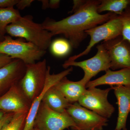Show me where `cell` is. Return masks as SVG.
<instances>
[{"label":"cell","mask_w":130,"mask_h":130,"mask_svg":"<svg viewBox=\"0 0 130 130\" xmlns=\"http://www.w3.org/2000/svg\"><path fill=\"white\" fill-rule=\"evenodd\" d=\"M15 113H7L0 121V130H1L5 125L14 116Z\"/></svg>","instance_id":"cb8c5ba5"},{"label":"cell","mask_w":130,"mask_h":130,"mask_svg":"<svg viewBox=\"0 0 130 130\" xmlns=\"http://www.w3.org/2000/svg\"><path fill=\"white\" fill-rule=\"evenodd\" d=\"M130 6V0H101L98 7L99 13L105 11L120 15L127 7Z\"/></svg>","instance_id":"ac0fdd59"},{"label":"cell","mask_w":130,"mask_h":130,"mask_svg":"<svg viewBox=\"0 0 130 130\" xmlns=\"http://www.w3.org/2000/svg\"><path fill=\"white\" fill-rule=\"evenodd\" d=\"M28 113H15L1 130H23Z\"/></svg>","instance_id":"44dd1931"},{"label":"cell","mask_w":130,"mask_h":130,"mask_svg":"<svg viewBox=\"0 0 130 130\" xmlns=\"http://www.w3.org/2000/svg\"><path fill=\"white\" fill-rule=\"evenodd\" d=\"M6 31L11 36L25 39L45 51L51 45L54 36L42 24L34 22L30 15L21 16L16 22L8 25Z\"/></svg>","instance_id":"7a4b0ae2"},{"label":"cell","mask_w":130,"mask_h":130,"mask_svg":"<svg viewBox=\"0 0 130 130\" xmlns=\"http://www.w3.org/2000/svg\"><path fill=\"white\" fill-rule=\"evenodd\" d=\"M60 1L59 0L49 1V8L52 9H56L59 6Z\"/></svg>","instance_id":"4316f807"},{"label":"cell","mask_w":130,"mask_h":130,"mask_svg":"<svg viewBox=\"0 0 130 130\" xmlns=\"http://www.w3.org/2000/svg\"><path fill=\"white\" fill-rule=\"evenodd\" d=\"M50 48L51 53L55 56H65L69 53L71 49L70 43L63 39H58L51 42Z\"/></svg>","instance_id":"ffe728a7"},{"label":"cell","mask_w":130,"mask_h":130,"mask_svg":"<svg viewBox=\"0 0 130 130\" xmlns=\"http://www.w3.org/2000/svg\"><path fill=\"white\" fill-rule=\"evenodd\" d=\"M47 67L46 59L26 65L25 73L19 85L25 94L32 102L44 89Z\"/></svg>","instance_id":"277c9868"},{"label":"cell","mask_w":130,"mask_h":130,"mask_svg":"<svg viewBox=\"0 0 130 130\" xmlns=\"http://www.w3.org/2000/svg\"><path fill=\"white\" fill-rule=\"evenodd\" d=\"M50 69L51 68L50 67L48 66L46 83L44 89L40 95H38L32 102L30 109L27 115L23 130L33 129L34 121L36 116L44 94L47 90L52 86L55 85L63 78L70 74L73 70L72 67H71L59 73L51 74L50 73Z\"/></svg>","instance_id":"4fadbf2b"},{"label":"cell","mask_w":130,"mask_h":130,"mask_svg":"<svg viewBox=\"0 0 130 130\" xmlns=\"http://www.w3.org/2000/svg\"><path fill=\"white\" fill-rule=\"evenodd\" d=\"M97 52L94 56L81 61L66 60L62 65L63 67L67 69L70 67L81 68L83 70L84 76L80 80L85 85L91 79L102 71L105 72L111 67V60L107 51L102 43L96 47Z\"/></svg>","instance_id":"5b68a950"},{"label":"cell","mask_w":130,"mask_h":130,"mask_svg":"<svg viewBox=\"0 0 130 130\" xmlns=\"http://www.w3.org/2000/svg\"><path fill=\"white\" fill-rule=\"evenodd\" d=\"M101 2V0H84L72 15L58 21L46 19L42 25L54 36L63 35L71 46L76 48L88 36L86 31L106 23L116 14L99 13L98 7Z\"/></svg>","instance_id":"6da1fadb"},{"label":"cell","mask_w":130,"mask_h":130,"mask_svg":"<svg viewBox=\"0 0 130 130\" xmlns=\"http://www.w3.org/2000/svg\"><path fill=\"white\" fill-rule=\"evenodd\" d=\"M19 1V0H0V8L13 7Z\"/></svg>","instance_id":"603a6c76"},{"label":"cell","mask_w":130,"mask_h":130,"mask_svg":"<svg viewBox=\"0 0 130 130\" xmlns=\"http://www.w3.org/2000/svg\"><path fill=\"white\" fill-rule=\"evenodd\" d=\"M34 1L33 0H19L18 3L16 6L18 9L22 10L29 6Z\"/></svg>","instance_id":"d4e9b609"},{"label":"cell","mask_w":130,"mask_h":130,"mask_svg":"<svg viewBox=\"0 0 130 130\" xmlns=\"http://www.w3.org/2000/svg\"><path fill=\"white\" fill-rule=\"evenodd\" d=\"M54 86L70 103L78 102L86 89L85 85L80 80L76 82L70 81L66 77L59 81Z\"/></svg>","instance_id":"2e32d148"},{"label":"cell","mask_w":130,"mask_h":130,"mask_svg":"<svg viewBox=\"0 0 130 130\" xmlns=\"http://www.w3.org/2000/svg\"><path fill=\"white\" fill-rule=\"evenodd\" d=\"M122 23L121 36L125 40L130 43V6L127 7L120 15H119Z\"/></svg>","instance_id":"7402d4cb"},{"label":"cell","mask_w":130,"mask_h":130,"mask_svg":"<svg viewBox=\"0 0 130 130\" xmlns=\"http://www.w3.org/2000/svg\"><path fill=\"white\" fill-rule=\"evenodd\" d=\"M21 17L18 10L13 7L0 8V32L4 36L7 26L16 22Z\"/></svg>","instance_id":"d6986e66"},{"label":"cell","mask_w":130,"mask_h":130,"mask_svg":"<svg viewBox=\"0 0 130 130\" xmlns=\"http://www.w3.org/2000/svg\"><path fill=\"white\" fill-rule=\"evenodd\" d=\"M111 87L102 90L96 87L86 89L78 102L82 106L94 112L100 116L109 118L115 111V108L108 100Z\"/></svg>","instance_id":"ba28073f"},{"label":"cell","mask_w":130,"mask_h":130,"mask_svg":"<svg viewBox=\"0 0 130 130\" xmlns=\"http://www.w3.org/2000/svg\"><path fill=\"white\" fill-rule=\"evenodd\" d=\"M4 37H5V36L2 35V34L0 32V42L4 40Z\"/></svg>","instance_id":"f546056e"},{"label":"cell","mask_w":130,"mask_h":130,"mask_svg":"<svg viewBox=\"0 0 130 130\" xmlns=\"http://www.w3.org/2000/svg\"><path fill=\"white\" fill-rule=\"evenodd\" d=\"M42 3V8L43 9H45L49 8V1L43 0L40 1Z\"/></svg>","instance_id":"83f0119b"},{"label":"cell","mask_w":130,"mask_h":130,"mask_svg":"<svg viewBox=\"0 0 130 130\" xmlns=\"http://www.w3.org/2000/svg\"><path fill=\"white\" fill-rule=\"evenodd\" d=\"M25 71V64L18 59L0 68V97L20 83Z\"/></svg>","instance_id":"7c38bea8"},{"label":"cell","mask_w":130,"mask_h":130,"mask_svg":"<svg viewBox=\"0 0 130 130\" xmlns=\"http://www.w3.org/2000/svg\"><path fill=\"white\" fill-rule=\"evenodd\" d=\"M122 23L119 16H115L106 23L86 31L90 40L86 48L80 54L70 57L68 60L76 61L77 59L87 55L91 49L99 42L114 39L122 34Z\"/></svg>","instance_id":"8992f818"},{"label":"cell","mask_w":130,"mask_h":130,"mask_svg":"<svg viewBox=\"0 0 130 130\" xmlns=\"http://www.w3.org/2000/svg\"><path fill=\"white\" fill-rule=\"evenodd\" d=\"M32 102L25 95L19 83L0 97V110L6 113H28Z\"/></svg>","instance_id":"8fae6325"},{"label":"cell","mask_w":130,"mask_h":130,"mask_svg":"<svg viewBox=\"0 0 130 130\" xmlns=\"http://www.w3.org/2000/svg\"><path fill=\"white\" fill-rule=\"evenodd\" d=\"M13 60L10 56L0 54V68L9 64Z\"/></svg>","instance_id":"484cf974"},{"label":"cell","mask_w":130,"mask_h":130,"mask_svg":"<svg viewBox=\"0 0 130 130\" xmlns=\"http://www.w3.org/2000/svg\"><path fill=\"white\" fill-rule=\"evenodd\" d=\"M75 124L73 130H102L108 120L81 106L78 102L71 103L66 109Z\"/></svg>","instance_id":"9c48e42d"},{"label":"cell","mask_w":130,"mask_h":130,"mask_svg":"<svg viewBox=\"0 0 130 130\" xmlns=\"http://www.w3.org/2000/svg\"><path fill=\"white\" fill-rule=\"evenodd\" d=\"M114 90L118 106V116L115 130H127L126 122L130 112V86H111Z\"/></svg>","instance_id":"5bb4252c"},{"label":"cell","mask_w":130,"mask_h":130,"mask_svg":"<svg viewBox=\"0 0 130 130\" xmlns=\"http://www.w3.org/2000/svg\"><path fill=\"white\" fill-rule=\"evenodd\" d=\"M103 85L111 86H130V69L124 68L117 71L109 70L106 73L95 80L90 81L86 85V89L96 87Z\"/></svg>","instance_id":"9a60e30c"},{"label":"cell","mask_w":130,"mask_h":130,"mask_svg":"<svg viewBox=\"0 0 130 130\" xmlns=\"http://www.w3.org/2000/svg\"><path fill=\"white\" fill-rule=\"evenodd\" d=\"M46 53V51L21 38L14 40L9 36H5L0 42V54L10 56L13 59L20 60L26 65L36 63Z\"/></svg>","instance_id":"3957f363"},{"label":"cell","mask_w":130,"mask_h":130,"mask_svg":"<svg viewBox=\"0 0 130 130\" xmlns=\"http://www.w3.org/2000/svg\"><path fill=\"white\" fill-rule=\"evenodd\" d=\"M107 51L112 70L130 69V43L121 36L102 43Z\"/></svg>","instance_id":"30bf717a"},{"label":"cell","mask_w":130,"mask_h":130,"mask_svg":"<svg viewBox=\"0 0 130 130\" xmlns=\"http://www.w3.org/2000/svg\"><path fill=\"white\" fill-rule=\"evenodd\" d=\"M32 130H36V129L35 128H33V129H32Z\"/></svg>","instance_id":"4dcf8cb0"},{"label":"cell","mask_w":130,"mask_h":130,"mask_svg":"<svg viewBox=\"0 0 130 130\" xmlns=\"http://www.w3.org/2000/svg\"><path fill=\"white\" fill-rule=\"evenodd\" d=\"M6 113H7L3 111L2 110H0V121L2 119Z\"/></svg>","instance_id":"f1b7e54d"},{"label":"cell","mask_w":130,"mask_h":130,"mask_svg":"<svg viewBox=\"0 0 130 130\" xmlns=\"http://www.w3.org/2000/svg\"><path fill=\"white\" fill-rule=\"evenodd\" d=\"M75 124L67 111L57 112L50 108L42 102L34 121L36 130H64L75 128Z\"/></svg>","instance_id":"52a82bcc"},{"label":"cell","mask_w":130,"mask_h":130,"mask_svg":"<svg viewBox=\"0 0 130 130\" xmlns=\"http://www.w3.org/2000/svg\"><path fill=\"white\" fill-rule=\"evenodd\" d=\"M42 102L53 111L60 113L66 111L71 104L54 85L47 90Z\"/></svg>","instance_id":"e0dca14e"}]
</instances>
